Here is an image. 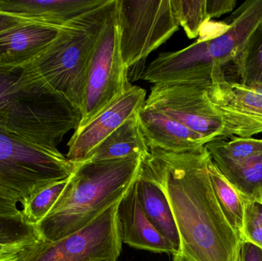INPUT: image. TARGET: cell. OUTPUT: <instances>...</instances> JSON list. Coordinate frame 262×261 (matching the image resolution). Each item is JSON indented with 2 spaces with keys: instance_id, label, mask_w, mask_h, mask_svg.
Segmentation results:
<instances>
[{
  "instance_id": "cell-1",
  "label": "cell",
  "mask_w": 262,
  "mask_h": 261,
  "mask_svg": "<svg viewBox=\"0 0 262 261\" xmlns=\"http://www.w3.org/2000/svg\"><path fill=\"white\" fill-rule=\"evenodd\" d=\"M149 150L140 168L167 199L180 234V254L191 261H238L243 241L214 194L206 147L185 153Z\"/></svg>"
},
{
  "instance_id": "cell-2",
  "label": "cell",
  "mask_w": 262,
  "mask_h": 261,
  "mask_svg": "<svg viewBox=\"0 0 262 261\" xmlns=\"http://www.w3.org/2000/svg\"><path fill=\"white\" fill-rule=\"evenodd\" d=\"M81 110L54 90L32 63L0 62V127L49 150L81 123Z\"/></svg>"
},
{
  "instance_id": "cell-3",
  "label": "cell",
  "mask_w": 262,
  "mask_h": 261,
  "mask_svg": "<svg viewBox=\"0 0 262 261\" xmlns=\"http://www.w3.org/2000/svg\"><path fill=\"white\" fill-rule=\"evenodd\" d=\"M142 157L75 164L55 206L35 228L39 240L53 242L92 223L125 196L138 177Z\"/></svg>"
},
{
  "instance_id": "cell-4",
  "label": "cell",
  "mask_w": 262,
  "mask_h": 261,
  "mask_svg": "<svg viewBox=\"0 0 262 261\" xmlns=\"http://www.w3.org/2000/svg\"><path fill=\"white\" fill-rule=\"evenodd\" d=\"M112 1L107 0L105 4L61 27L56 39L32 62L54 90L79 109L91 58Z\"/></svg>"
},
{
  "instance_id": "cell-5",
  "label": "cell",
  "mask_w": 262,
  "mask_h": 261,
  "mask_svg": "<svg viewBox=\"0 0 262 261\" xmlns=\"http://www.w3.org/2000/svg\"><path fill=\"white\" fill-rule=\"evenodd\" d=\"M210 85V84H209ZM192 84H154L144 105L166 113L206 142L232 136L251 137L262 125L227 114L209 99L206 87Z\"/></svg>"
},
{
  "instance_id": "cell-6",
  "label": "cell",
  "mask_w": 262,
  "mask_h": 261,
  "mask_svg": "<svg viewBox=\"0 0 262 261\" xmlns=\"http://www.w3.org/2000/svg\"><path fill=\"white\" fill-rule=\"evenodd\" d=\"M74 170L58 150L35 145L0 127V187L14 193L21 205L37 190L70 177Z\"/></svg>"
},
{
  "instance_id": "cell-7",
  "label": "cell",
  "mask_w": 262,
  "mask_h": 261,
  "mask_svg": "<svg viewBox=\"0 0 262 261\" xmlns=\"http://www.w3.org/2000/svg\"><path fill=\"white\" fill-rule=\"evenodd\" d=\"M131 86L121 55L118 3L113 0L88 69L77 129L85 127Z\"/></svg>"
},
{
  "instance_id": "cell-8",
  "label": "cell",
  "mask_w": 262,
  "mask_h": 261,
  "mask_svg": "<svg viewBox=\"0 0 262 261\" xmlns=\"http://www.w3.org/2000/svg\"><path fill=\"white\" fill-rule=\"evenodd\" d=\"M121 55L127 69L143 62L179 29L171 0H117Z\"/></svg>"
},
{
  "instance_id": "cell-9",
  "label": "cell",
  "mask_w": 262,
  "mask_h": 261,
  "mask_svg": "<svg viewBox=\"0 0 262 261\" xmlns=\"http://www.w3.org/2000/svg\"><path fill=\"white\" fill-rule=\"evenodd\" d=\"M115 204L82 229L56 242L26 248L18 261H117L122 242Z\"/></svg>"
},
{
  "instance_id": "cell-10",
  "label": "cell",
  "mask_w": 262,
  "mask_h": 261,
  "mask_svg": "<svg viewBox=\"0 0 262 261\" xmlns=\"http://www.w3.org/2000/svg\"><path fill=\"white\" fill-rule=\"evenodd\" d=\"M142 78L154 84L209 85L226 78L223 67L209 56L207 41L198 39L181 50L160 54Z\"/></svg>"
},
{
  "instance_id": "cell-11",
  "label": "cell",
  "mask_w": 262,
  "mask_h": 261,
  "mask_svg": "<svg viewBox=\"0 0 262 261\" xmlns=\"http://www.w3.org/2000/svg\"><path fill=\"white\" fill-rule=\"evenodd\" d=\"M145 101L146 90L138 86H131L85 127L75 130L68 144L66 158L73 164L82 162L97 146L127 119L137 114Z\"/></svg>"
},
{
  "instance_id": "cell-12",
  "label": "cell",
  "mask_w": 262,
  "mask_h": 261,
  "mask_svg": "<svg viewBox=\"0 0 262 261\" xmlns=\"http://www.w3.org/2000/svg\"><path fill=\"white\" fill-rule=\"evenodd\" d=\"M139 125L146 145L175 153L197 151L206 139L163 111L143 104L137 113Z\"/></svg>"
},
{
  "instance_id": "cell-13",
  "label": "cell",
  "mask_w": 262,
  "mask_h": 261,
  "mask_svg": "<svg viewBox=\"0 0 262 261\" xmlns=\"http://www.w3.org/2000/svg\"><path fill=\"white\" fill-rule=\"evenodd\" d=\"M118 222L121 242L139 250L177 255L170 243L151 224L140 207L135 182L118 207Z\"/></svg>"
},
{
  "instance_id": "cell-14",
  "label": "cell",
  "mask_w": 262,
  "mask_h": 261,
  "mask_svg": "<svg viewBox=\"0 0 262 261\" xmlns=\"http://www.w3.org/2000/svg\"><path fill=\"white\" fill-rule=\"evenodd\" d=\"M225 22L229 26L226 32L207 41L209 56L223 67L238 57L261 24L262 0L245 2Z\"/></svg>"
},
{
  "instance_id": "cell-15",
  "label": "cell",
  "mask_w": 262,
  "mask_h": 261,
  "mask_svg": "<svg viewBox=\"0 0 262 261\" xmlns=\"http://www.w3.org/2000/svg\"><path fill=\"white\" fill-rule=\"evenodd\" d=\"M61 29L31 21L0 32V62L13 66L32 63L56 39Z\"/></svg>"
},
{
  "instance_id": "cell-16",
  "label": "cell",
  "mask_w": 262,
  "mask_h": 261,
  "mask_svg": "<svg viewBox=\"0 0 262 261\" xmlns=\"http://www.w3.org/2000/svg\"><path fill=\"white\" fill-rule=\"evenodd\" d=\"M107 0H0V12L36 22L63 27Z\"/></svg>"
},
{
  "instance_id": "cell-17",
  "label": "cell",
  "mask_w": 262,
  "mask_h": 261,
  "mask_svg": "<svg viewBox=\"0 0 262 261\" xmlns=\"http://www.w3.org/2000/svg\"><path fill=\"white\" fill-rule=\"evenodd\" d=\"M208 97L224 113L262 125V90L225 79L206 87Z\"/></svg>"
},
{
  "instance_id": "cell-18",
  "label": "cell",
  "mask_w": 262,
  "mask_h": 261,
  "mask_svg": "<svg viewBox=\"0 0 262 261\" xmlns=\"http://www.w3.org/2000/svg\"><path fill=\"white\" fill-rule=\"evenodd\" d=\"M140 207L148 220L180 254V234L167 199L158 184L140 169L135 181Z\"/></svg>"
},
{
  "instance_id": "cell-19",
  "label": "cell",
  "mask_w": 262,
  "mask_h": 261,
  "mask_svg": "<svg viewBox=\"0 0 262 261\" xmlns=\"http://www.w3.org/2000/svg\"><path fill=\"white\" fill-rule=\"evenodd\" d=\"M137 113L97 146L82 162L115 160L135 156L143 158L146 156L149 153V147L142 134Z\"/></svg>"
},
{
  "instance_id": "cell-20",
  "label": "cell",
  "mask_w": 262,
  "mask_h": 261,
  "mask_svg": "<svg viewBox=\"0 0 262 261\" xmlns=\"http://www.w3.org/2000/svg\"><path fill=\"white\" fill-rule=\"evenodd\" d=\"M208 172L214 194L225 217L242 239L245 214L244 198L222 174L212 159L208 165Z\"/></svg>"
},
{
  "instance_id": "cell-21",
  "label": "cell",
  "mask_w": 262,
  "mask_h": 261,
  "mask_svg": "<svg viewBox=\"0 0 262 261\" xmlns=\"http://www.w3.org/2000/svg\"><path fill=\"white\" fill-rule=\"evenodd\" d=\"M205 147L217 168L223 169L261 155L262 139L232 136L230 140L211 141Z\"/></svg>"
},
{
  "instance_id": "cell-22",
  "label": "cell",
  "mask_w": 262,
  "mask_h": 261,
  "mask_svg": "<svg viewBox=\"0 0 262 261\" xmlns=\"http://www.w3.org/2000/svg\"><path fill=\"white\" fill-rule=\"evenodd\" d=\"M219 170L244 199L261 200L262 154Z\"/></svg>"
},
{
  "instance_id": "cell-23",
  "label": "cell",
  "mask_w": 262,
  "mask_h": 261,
  "mask_svg": "<svg viewBox=\"0 0 262 261\" xmlns=\"http://www.w3.org/2000/svg\"><path fill=\"white\" fill-rule=\"evenodd\" d=\"M233 62L238 83L262 90V23Z\"/></svg>"
},
{
  "instance_id": "cell-24",
  "label": "cell",
  "mask_w": 262,
  "mask_h": 261,
  "mask_svg": "<svg viewBox=\"0 0 262 261\" xmlns=\"http://www.w3.org/2000/svg\"><path fill=\"white\" fill-rule=\"evenodd\" d=\"M69 179L52 182L37 190L21 205V214L29 223L35 226L49 215L67 186Z\"/></svg>"
},
{
  "instance_id": "cell-25",
  "label": "cell",
  "mask_w": 262,
  "mask_h": 261,
  "mask_svg": "<svg viewBox=\"0 0 262 261\" xmlns=\"http://www.w3.org/2000/svg\"><path fill=\"white\" fill-rule=\"evenodd\" d=\"M174 16L189 39L197 38L203 25L210 21L206 0H171Z\"/></svg>"
},
{
  "instance_id": "cell-26",
  "label": "cell",
  "mask_w": 262,
  "mask_h": 261,
  "mask_svg": "<svg viewBox=\"0 0 262 261\" xmlns=\"http://www.w3.org/2000/svg\"><path fill=\"white\" fill-rule=\"evenodd\" d=\"M39 242L35 226L23 214L17 216H0V245H33Z\"/></svg>"
},
{
  "instance_id": "cell-27",
  "label": "cell",
  "mask_w": 262,
  "mask_h": 261,
  "mask_svg": "<svg viewBox=\"0 0 262 261\" xmlns=\"http://www.w3.org/2000/svg\"><path fill=\"white\" fill-rule=\"evenodd\" d=\"M244 201L245 214L242 239L262 249V201L246 199H244Z\"/></svg>"
},
{
  "instance_id": "cell-28",
  "label": "cell",
  "mask_w": 262,
  "mask_h": 261,
  "mask_svg": "<svg viewBox=\"0 0 262 261\" xmlns=\"http://www.w3.org/2000/svg\"><path fill=\"white\" fill-rule=\"evenodd\" d=\"M18 204L20 199L14 193L0 187V216H19L21 211Z\"/></svg>"
},
{
  "instance_id": "cell-29",
  "label": "cell",
  "mask_w": 262,
  "mask_h": 261,
  "mask_svg": "<svg viewBox=\"0 0 262 261\" xmlns=\"http://www.w3.org/2000/svg\"><path fill=\"white\" fill-rule=\"evenodd\" d=\"M235 0H206V9L209 18L221 16L235 8Z\"/></svg>"
},
{
  "instance_id": "cell-30",
  "label": "cell",
  "mask_w": 262,
  "mask_h": 261,
  "mask_svg": "<svg viewBox=\"0 0 262 261\" xmlns=\"http://www.w3.org/2000/svg\"><path fill=\"white\" fill-rule=\"evenodd\" d=\"M29 245H0V261H18Z\"/></svg>"
},
{
  "instance_id": "cell-31",
  "label": "cell",
  "mask_w": 262,
  "mask_h": 261,
  "mask_svg": "<svg viewBox=\"0 0 262 261\" xmlns=\"http://www.w3.org/2000/svg\"><path fill=\"white\" fill-rule=\"evenodd\" d=\"M238 261H262V249L259 247L243 241L240 246Z\"/></svg>"
},
{
  "instance_id": "cell-32",
  "label": "cell",
  "mask_w": 262,
  "mask_h": 261,
  "mask_svg": "<svg viewBox=\"0 0 262 261\" xmlns=\"http://www.w3.org/2000/svg\"><path fill=\"white\" fill-rule=\"evenodd\" d=\"M31 21H33L0 12V32Z\"/></svg>"
},
{
  "instance_id": "cell-33",
  "label": "cell",
  "mask_w": 262,
  "mask_h": 261,
  "mask_svg": "<svg viewBox=\"0 0 262 261\" xmlns=\"http://www.w3.org/2000/svg\"><path fill=\"white\" fill-rule=\"evenodd\" d=\"M172 261H191L189 260L187 257H185L184 255H183L182 254H177V255L173 256V259H172Z\"/></svg>"
},
{
  "instance_id": "cell-34",
  "label": "cell",
  "mask_w": 262,
  "mask_h": 261,
  "mask_svg": "<svg viewBox=\"0 0 262 261\" xmlns=\"http://www.w3.org/2000/svg\"><path fill=\"white\" fill-rule=\"evenodd\" d=\"M261 200L262 201V192H261Z\"/></svg>"
},
{
  "instance_id": "cell-35",
  "label": "cell",
  "mask_w": 262,
  "mask_h": 261,
  "mask_svg": "<svg viewBox=\"0 0 262 261\" xmlns=\"http://www.w3.org/2000/svg\"><path fill=\"white\" fill-rule=\"evenodd\" d=\"M100 261H107V260H100Z\"/></svg>"
}]
</instances>
